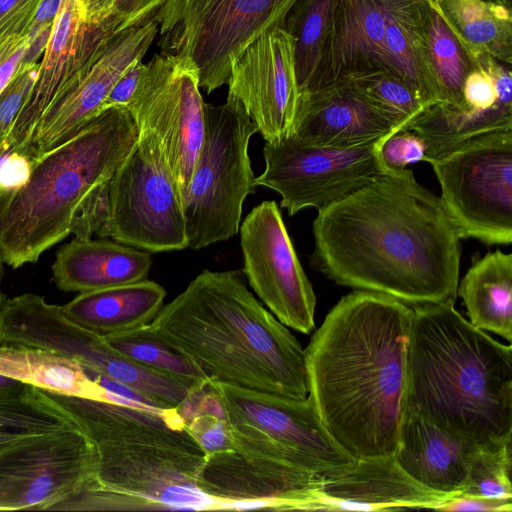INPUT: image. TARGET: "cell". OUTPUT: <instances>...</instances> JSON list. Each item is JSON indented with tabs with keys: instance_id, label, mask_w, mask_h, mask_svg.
Here are the masks:
<instances>
[{
	"instance_id": "1",
	"label": "cell",
	"mask_w": 512,
	"mask_h": 512,
	"mask_svg": "<svg viewBox=\"0 0 512 512\" xmlns=\"http://www.w3.org/2000/svg\"><path fill=\"white\" fill-rule=\"evenodd\" d=\"M311 266L338 285L410 307L454 304L462 239L411 169L387 170L318 210Z\"/></svg>"
},
{
	"instance_id": "2",
	"label": "cell",
	"mask_w": 512,
	"mask_h": 512,
	"mask_svg": "<svg viewBox=\"0 0 512 512\" xmlns=\"http://www.w3.org/2000/svg\"><path fill=\"white\" fill-rule=\"evenodd\" d=\"M413 308L356 290L329 311L305 351L307 390L320 421L354 459L394 455L407 412Z\"/></svg>"
},
{
	"instance_id": "3",
	"label": "cell",
	"mask_w": 512,
	"mask_h": 512,
	"mask_svg": "<svg viewBox=\"0 0 512 512\" xmlns=\"http://www.w3.org/2000/svg\"><path fill=\"white\" fill-rule=\"evenodd\" d=\"M37 398L92 442L90 484L53 511L218 510L197 486L205 452L176 409L154 410L35 387Z\"/></svg>"
},
{
	"instance_id": "4",
	"label": "cell",
	"mask_w": 512,
	"mask_h": 512,
	"mask_svg": "<svg viewBox=\"0 0 512 512\" xmlns=\"http://www.w3.org/2000/svg\"><path fill=\"white\" fill-rule=\"evenodd\" d=\"M151 325L212 380L307 398L304 349L256 299L239 270H204Z\"/></svg>"
},
{
	"instance_id": "5",
	"label": "cell",
	"mask_w": 512,
	"mask_h": 512,
	"mask_svg": "<svg viewBox=\"0 0 512 512\" xmlns=\"http://www.w3.org/2000/svg\"><path fill=\"white\" fill-rule=\"evenodd\" d=\"M407 411L479 444L512 438V347L454 304L413 307Z\"/></svg>"
},
{
	"instance_id": "6",
	"label": "cell",
	"mask_w": 512,
	"mask_h": 512,
	"mask_svg": "<svg viewBox=\"0 0 512 512\" xmlns=\"http://www.w3.org/2000/svg\"><path fill=\"white\" fill-rule=\"evenodd\" d=\"M138 141L126 107L100 112L70 139L29 163L22 182L0 187V259L35 263L71 234L80 205L109 180Z\"/></svg>"
},
{
	"instance_id": "7",
	"label": "cell",
	"mask_w": 512,
	"mask_h": 512,
	"mask_svg": "<svg viewBox=\"0 0 512 512\" xmlns=\"http://www.w3.org/2000/svg\"><path fill=\"white\" fill-rule=\"evenodd\" d=\"M205 134L183 199L188 247L200 249L238 233L246 197L255 192L248 147L257 126L237 99L204 103Z\"/></svg>"
},
{
	"instance_id": "8",
	"label": "cell",
	"mask_w": 512,
	"mask_h": 512,
	"mask_svg": "<svg viewBox=\"0 0 512 512\" xmlns=\"http://www.w3.org/2000/svg\"><path fill=\"white\" fill-rule=\"evenodd\" d=\"M297 0H165L153 17L161 53L196 68L199 88L227 84L234 62L262 34L283 27Z\"/></svg>"
},
{
	"instance_id": "9",
	"label": "cell",
	"mask_w": 512,
	"mask_h": 512,
	"mask_svg": "<svg viewBox=\"0 0 512 512\" xmlns=\"http://www.w3.org/2000/svg\"><path fill=\"white\" fill-rule=\"evenodd\" d=\"M226 412L234 449L322 477L339 475L356 459L320 421L309 399H292L211 379Z\"/></svg>"
},
{
	"instance_id": "10",
	"label": "cell",
	"mask_w": 512,
	"mask_h": 512,
	"mask_svg": "<svg viewBox=\"0 0 512 512\" xmlns=\"http://www.w3.org/2000/svg\"><path fill=\"white\" fill-rule=\"evenodd\" d=\"M157 32L153 16L119 32L110 15L86 23L73 70L33 133L30 161L70 139L100 113L117 80L135 60L143 59Z\"/></svg>"
},
{
	"instance_id": "11",
	"label": "cell",
	"mask_w": 512,
	"mask_h": 512,
	"mask_svg": "<svg viewBox=\"0 0 512 512\" xmlns=\"http://www.w3.org/2000/svg\"><path fill=\"white\" fill-rule=\"evenodd\" d=\"M428 163L461 238L512 243V129L471 138Z\"/></svg>"
},
{
	"instance_id": "12",
	"label": "cell",
	"mask_w": 512,
	"mask_h": 512,
	"mask_svg": "<svg viewBox=\"0 0 512 512\" xmlns=\"http://www.w3.org/2000/svg\"><path fill=\"white\" fill-rule=\"evenodd\" d=\"M99 237L150 252L188 247L180 192L147 130H138L135 149L109 180V215Z\"/></svg>"
},
{
	"instance_id": "13",
	"label": "cell",
	"mask_w": 512,
	"mask_h": 512,
	"mask_svg": "<svg viewBox=\"0 0 512 512\" xmlns=\"http://www.w3.org/2000/svg\"><path fill=\"white\" fill-rule=\"evenodd\" d=\"M199 89L198 72L190 61L160 52L146 64L126 107L138 130L159 140L182 202L205 134Z\"/></svg>"
},
{
	"instance_id": "14",
	"label": "cell",
	"mask_w": 512,
	"mask_h": 512,
	"mask_svg": "<svg viewBox=\"0 0 512 512\" xmlns=\"http://www.w3.org/2000/svg\"><path fill=\"white\" fill-rule=\"evenodd\" d=\"M95 450L75 425L0 447V511H52L93 479Z\"/></svg>"
},
{
	"instance_id": "15",
	"label": "cell",
	"mask_w": 512,
	"mask_h": 512,
	"mask_svg": "<svg viewBox=\"0 0 512 512\" xmlns=\"http://www.w3.org/2000/svg\"><path fill=\"white\" fill-rule=\"evenodd\" d=\"M381 139L351 147L303 144L291 136L265 142V169L255 185L276 191L289 215L307 207L319 210L387 171L378 154Z\"/></svg>"
},
{
	"instance_id": "16",
	"label": "cell",
	"mask_w": 512,
	"mask_h": 512,
	"mask_svg": "<svg viewBox=\"0 0 512 512\" xmlns=\"http://www.w3.org/2000/svg\"><path fill=\"white\" fill-rule=\"evenodd\" d=\"M239 229L250 287L282 324L309 334L315 327L316 297L276 202L255 206Z\"/></svg>"
},
{
	"instance_id": "17",
	"label": "cell",
	"mask_w": 512,
	"mask_h": 512,
	"mask_svg": "<svg viewBox=\"0 0 512 512\" xmlns=\"http://www.w3.org/2000/svg\"><path fill=\"white\" fill-rule=\"evenodd\" d=\"M322 478L232 448L205 456L197 486L218 510H311Z\"/></svg>"
},
{
	"instance_id": "18",
	"label": "cell",
	"mask_w": 512,
	"mask_h": 512,
	"mask_svg": "<svg viewBox=\"0 0 512 512\" xmlns=\"http://www.w3.org/2000/svg\"><path fill=\"white\" fill-rule=\"evenodd\" d=\"M294 38L276 27L251 43L231 67L228 96L240 101L265 142L291 134L299 101Z\"/></svg>"
},
{
	"instance_id": "19",
	"label": "cell",
	"mask_w": 512,
	"mask_h": 512,
	"mask_svg": "<svg viewBox=\"0 0 512 512\" xmlns=\"http://www.w3.org/2000/svg\"><path fill=\"white\" fill-rule=\"evenodd\" d=\"M454 495L416 482L401 469L393 455L361 458L343 473L322 478L311 510H435Z\"/></svg>"
},
{
	"instance_id": "20",
	"label": "cell",
	"mask_w": 512,
	"mask_h": 512,
	"mask_svg": "<svg viewBox=\"0 0 512 512\" xmlns=\"http://www.w3.org/2000/svg\"><path fill=\"white\" fill-rule=\"evenodd\" d=\"M385 22V0H334L320 61L305 92L365 70L396 74L384 44Z\"/></svg>"
},
{
	"instance_id": "21",
	"label": "cell",
	"mask_w": 512,
	"mask_h": 512,
	"mask_svg": "<svg viewBox=\"0 0 512 512\" xmlns=\"http://www.w3.org/2000/svg\"><path fill=\"white\" fill-rule=\"evenodd\" d=\"M396 132L386 119L338 80L320 89L300 93L289 136L303 144L351 147Z\"/></svg>"
},
{
	"instance_id": "22",
	"label": "cell",
	"mask_w": 512,
	"mask_h": 512,
	"mask_svg": "<svg viewBox=\"0 0 512 512\" xmlns=\"http://www.w3.org/2000/svg\"><path fill=\"white\" fill-rule=\"evenodd\" d=\"M479 443L407 411L394 458L416 482L437 492L459 494L466 485Z\"/></svg>"
},
{
	"instance_id": "23",
	"label": "cell",
	"mask_w": 512,
	"mask_h": 512,
	"mask_svg": "<svg viewBox=\"0 0 512 512\" xmlns=\"http://www.w3.org/2000/svg\"><path fill=\"white\" fill-rule=\"evenodd\" d=\"M85 28L77 0H63L35 81L5 140L18 157L30 160L29 146L33 133L73 70Z\"/></svg>"
},
{
	"instance_id": "24",
	"label": "cell",
	"mask_w": 512,
	"mask_h": 512,
	"mask_svg": "<svg viewBox=\"0 0 512 512\" xmlns=\"http://www.w3.org/2000/svg\"><path fill=\"white\" fill-rule=\"evenodd\" d=\"M149 253L106 238H74L62 245L51 267L53 281L64 292H87L146 279Z\"/></svg>"
},
{
	"instance_id": "25",
	"label": "cell",
	"mask_w": 512,
	"mask_h": 512,
	"mask_svg": "<svg viewBox=\"0 0 512 512\" xmlns=\"http://www.w3.org/2000/svg\"><path fill=\"white\" fill-rule=\"evenodd\" d=\"M384 44L396 74L429 107L441 102L427 44L426 0H385Z\"/></svg>"
},
{
	"instance_id": "26",
	"label": "cell",
	"mask_w": 512,
	"mask_h": 512,
	"mask_svg": "<svg viewBox=\"0 0 512 512\" xmlns=\"http://www.w3.org/2000/svg\"><path fill=\"white\" fill-rule=\"evenodd\" d=\"M165 296L160 284L144 279L81 292L62 308L78 325L105 336L151 323L163 307Z\"/></svg>"
},
{
	"instance_id": "27",
	"label": "cell",
	"mask_w": 512,
	"mask_h": 512,
	"mask_svg": "<svg viewBox=\"0 0 512 512\" xmlns=\"http://www.w3.org/2000/svg\"><path fill=\"white\" fill-rule=\"evenodd\" d=\"M462 48L479 65L485 57L512 63L510 7L487 0H428Z\"/></svg>"
},
{
	"instance_id": "28",
	"label": "cell",
	"mask_w": 512,
	"mask_h": 512,
	"mask_svg": "<svg viewBox=\"0 0 512 512\" xmlns=\"http://www.w3.org/2000/svg\"><path fill=\"white\" fill-rule=\"evenodd\" d=\"M457 294L473 326L511 342L512 253L496 250L475 261L457 288Z\"/></svg>"
},
{
	"instance_id": "29",
	"label": "cell",
	"mask_w": 512,
	"mask_h": 512,
	"mask_svg": "<svg viewBox=\"0 0 512 512\" xmlns=\"http://www.w3.org/2000/svg\"><path fill=\"white\" fill-rule=\"evenodd\" d=\"M0 375L52 393L107 400L78 362L39 347L0 344Z\"/></svg>"
},
{
	"instance_id": "30",
	"label": "cell",
	"mask_w": 512,
	"mask_h": 512,
	"mask_svg": "<svg viewBox=\"0 0 512 512\" xmlns=\"http://www.w3.org/2000/svg\"><path fill=\"white\" fill-rule=\"evenodd\" d=\"M103 337L111 347L133 361L178 378L193 388L211 381L189 355L157 332L151 323Z\"/></svg>"
},
{
	"instance_id": "31",
	"label": "cell",
	"mask_w": 512,
	"mask_h": 512,
	"mask_svg": "<svg viewBox=\"0 0 512 512\" xmlns=\"http://www.w3.org/2000/svg\"><path fill=\"white\" fill-rule=\"evenodd\" d=\"M427 44L440 91V105L468 111L463 100L466 77L479 65L473 61L447 26L438 10L428 1Z\"/></svg>"
},
{
	"instance_id": "32",
	"label": "cell",
	"mask_w": 512,
	"mask_h": 512,
	"mask_svg": "<svg viewBox=\"0 0 512 512\" xmlns=\"http://www.w3.org/2000/svg\"><path fill=\"white\" fill-rule=\"evenodd\" d=\"M396 131H405L428 106L396 74L373 69L339 78ZM337 80V81H338Z\"/></svg>"
},
{
	"instance_id": "33",
	"label": "cell",
	"mask_w": 512,
	"mask_h": 512,
	"mask_svg": "<svg viewBox=\"0 0 512 512\" xmlns=\"http://www.w3.org/2000/svg\"><path fill=\"white\" fill-rule=\"evenodd\" d=\"M334 0H297L283 28L295 42V71L299 92L308 88L318 67Z\"/></svg>"
},
{
	"instance_id": "34",
	"label": "cell",
	"mask_w": 512,
	"mask_h": 512,
	"mask_svg": "<svg viewBox=\"0 0 512 512\" xmlns=\"http://www.w3.org/2000/svg\"><path fill=\"white\" fill-rule=\"evenodd\" d=\"M176 410L184 427L206 455L233 448L231 427L211 381L193 389Z\"/></svg>"
},
{
	"instance_id": "35",
	"label": "cell",
	"mask_w": 512,
	"mask_h": 512,
	"mask_svg": "<svg viewBox=\"0 0 512 512\" xmlns=\"http://www.w3.org/2000/svg\"><path fill=\"white\" fill-rule=\"evenodd\" d=\"M512 438L479 444L461 493L512 499Z\"/></svg>"
},
{
	"instance_id": "36",
	"label": "cell",
	"mask_w": 512,
	"mask_h": 512,
	"mask_svg": "<svg viewBox=\"0 0 512 512\" xmlns=\"http://www.w3.org/2000/svg\"><path fill=\"white\" fill-rule=\"evenodd\" d=\"M72 423L40 401L35 387L0 393V430L17 433L47 432Z\"/></svg>"
},
{
	"instance_id": "37",
	"label": "cell",
	"mask_w": 512,
	"mask_h": 512,
	"mask_svg": "<svg viewBox=\"0 0 512 512\" xmlns=\"http://www.w3.org/2000/svg\"><path fill=\"white\" fill-rule=\"evenodd\" d=\"M425 141L413 131H398L383 137L378 146L382 165L387 170H403L408 165L426 161Z\"/></svg>"
},
{
	"instance_id": "38",
	"label": "cell",
	"mask_w": 512,
	"mask_h": 512,
	"mask_svg": "<svg viewBox=\"0 0 512 512\" xmlns=\"http://www.w3.org/2000/svg\"><path fill=\"white\" fill-rule=\"evenodd\" d=\"M39 67L38 63H22L20 69L0 94V147L29 93Z\"/></svg>"
},
{
	"instance_id": "39",
	"label": "cell",
	"mask_w": 512,
	"mask_h": 512,
	"mask_svg": "<svg viewBox=\"0 0 512 512\" xmlns=\"http://www.w3.org/2000/svg\"><path fill=\"white\" fill-rule=\"evenodd\" d=\"M109 180L95 187L80 205L71 227L75 238L90 239L104 229L109 215Z\"/></svg>"
},
{
	"instance_id": "40",
	"label": "cell",
	"mask_w": 512,
	"mask_h": 512,
	"mask_svg": "<svg viewBox=\"0 0 512 512\" xmlns=\"http://www.w3.org/2000/svg\"><path fill=\"white\" fill-rule=\"evenodd\" d=\"M463 100L468 111L476 114H490L512 111V106L498 100L494 81L481 66L468 74L463 85Z\"/></svg>"
},
{
	"instance_id": "41",
	"label": "cell",
	"mask_w": 512,
	"mask_h": 512,
	"mask_svg": "<svg viewBox=\"0 0 512 512\" xmlns=\"http://www.w3.org/2000/svg\"><path fill=\"white\" fill-rule=\"evenodd\" d=\"M42 0H0V44L25 36Z\"/></svg>"
},
{
	"instance_id": "42",
	"label": "cell",
	"mask_w": 512,
	"mask_h": 512,
	"mask_svg": "<svg viewBox=\"0 0 512 512\" xmlns=\"http://www.w3.org/2000/svg\"><path fill=\"white\" fill-rule=\"evenodd\" d=\"M165 0H113L108 13L120 23L119 31L151 18Z\"/></svg>"
},
{
	"instance_id": "43",
	"label": "cell",
	"mask_w": 512,
	"mask_h": 512,
	"mask_svg": "<svg viewBox=\"0 0 512 512\" xmlns=\"http://www.w3.org/2000/svg\"><path fill=\"white\" fill-rule=\"evenodd\" d=\"M142 60H135L124 71L104 100L100 112L112 107H127L146 68Z\"/></svg>"
},
{
	"instance_id": "44",
	"label": "cell",
	"mask_w": 512,
	"mask_h": 512,
	"mask_svg": "<svg viewBox=\"0 0 512 512\" xmlns=\"http://www.w3.org/2000/svg\"><path fill=\"white\" fill-rule=\"evenodd\" d=\"M28 47L27 35L11 37L0 44V94L20 69Z\"/></svg>"
},
{
	"instance_id": "45",
	"label": "cell",
	"mask_w": 512,
	"mask_h": 512,
	"mask_svg": "<svg viewBox=\"0 0 512 512\" xmlns=\"http://www.w3.org/2000/svg\"><path fill=\"white\" fill-rule=\"evenodd\" d=\"M438 511L511 512L512 499H495L459 493L445 501Z\"/></svg>"
},
{
	"instance_id": "46",
	"label": "cell",
	"mask_w": 512,
	"mask_h": 512,
	"mask_svg": "<svg viewBox=\"0 0 512 512\" xmlns=\"http://www.w3.org/2000/svg\"><path fill=\"white\" fill-rule=\"evenodd\" d=\"M63 0H42L29 25L26 35L31 41L37 36L52 30Z\"/></svg>"
},
{
	"instance_id": "47",
	"label": "cell",
	"mask_w": 512,
	"mask_h": 512,
	"mask_svg": "<svg viewBox=\"0 0 512 512\" xmlns=\"http://www.w3.org/2000/svg\"><path fill=\"white\" fill-rule=\"evenodd\" d=\"M113 0H77L83 21L91 23L108 14Z\"/></svg>"
},
{
	"instance_id": "48",
	"label": "cell",
	"mask_w": 512,
	"mask_h": 512,
	"mask_svg": "<svg viewBox=\"0 0 512 512\" xmlns=\"http://www.w3.org/2000/svg\"><path fill=\"white\" fill-rule=\"evenodd\" d=\"M28 385L29 384L21 383L17 380L0 375V393L22 390Z\"/></svg>"
},
{
	"instance_id": "49",
	"label": "cell",
	"mask_w": 512,
	"mask_h": 512,
	"mask_svg": "<svg viewBox=\"0 0 512 512\" xmlns=\"http://www.w3.org/2000/svg\"><path fill=\"white\" fill-rule=\"evenodd\" d=\"M25 433H17L11 431H2L0 430V447L14 441L15 439L21 437Z\"/></svg>"
},
{
	"instance_id": "50",
	"label": "cell",
	"mask_w": 512,
	"mask_h": 512,
	"mask_svg": "<svg viewBox=\"0 0 512 512\" xmlns=\"http://www.w3.org/2000/svg\"><path fill=\"white\" fill-rule=\"evenodd\" d=\"M3 264L4 263L0 259V306L2 305L4 300L6 299L5 295L1 292V283H2L3 276H4Z\"/></svg>"
},
{
	"instance_id": "51",
	"label": "cell",
	"mask_w": 512,
	"mask_h": 512,
	"mask_svg": "<svg viewBox=\"0 0 512 512\" xmlns=\"http://www.w3.org/2000/svg\"><path fill=\"white\" fill-rule=\"evenodd\" d=\"M487 1L503 4L508 7H510V4H511V0H487Z\"/></svg>"
}]
</instances>
